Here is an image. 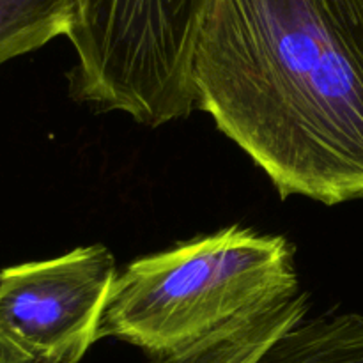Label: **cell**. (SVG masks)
<instances>
[{
	"label": "cell",
	"mask_w": 363,
	"mask_h": 363,
	"mask_svg": "<svg viewBox=\"0 0 363 363\" xmlns=\"http://www.w3.org/2000/svg\"><path fill=\"white\" fill-rule=\"evenodd\" d=\"M197 106L282 199H363L362 0H208Z\"/></svg>",
	"instance_id": "cell-1"
},
{
	"label": "cell",
	"mask_w": 363,
	"mask_h": 363,
	"mask_svg": "<svg viewBox=\"0 0 363 363\" xmlns=\"http://www.w3.org/2000/svg\"><path fill=\"white\" fill-rule=\"evenodd\" d=\"M103 245L0 272V363H78L99 340L117 279Z\"/></svg>",
	"instance_id": "cell-4"
},
{
	"label": "cell",
	"mask_w": 363,
	"mask_h": 363,
	"mask_svg": "<svg viewBox=\"0 0 363 363\" xmlns=\"http://www.w3.org/2000/svg\"><path fill=\"white\" fill-rule=\"evenodd\" d=\"M255 363H363V314L303 318Z\"/></svg>",
	"instance_id": "cell-6"
},
{
	"label": "cell",
	"mask_w": 363,
	"mask_h": 363,
	"mask_svg": "<svg viewBox=\"0 0 363 363\" xmlns=\"http://www.w3.org/2000/svg\"><path fill=\"white\" fill-rule=\"evenodd\" d=\"M362 2H363V0H362Z\"/></svg>",
	"instance_id": "cell-8"
},
{
	"label": "cell",
	"mask_w": 363,
	"mask_h": 363,
	"mask_svg": "<svg viewBox=\"0 0 363 363\" xmlns=\"http://www.w3.org/2000/svg\"><path fill=\"white\" fill-rule=\"evenodd\" d=\"M74 0H0V66L69 35Z\"/></svg>",
	"instance_id": "cell-7"
},
{
	"label": "cell",
	"mask_w": 363,
	"mask_h": 363,
	"mask_svg": "<svg viewBox=\"0 0 363 363\" xmlns=\"http://www.w3.org/2000/svg\"><path fill=\"white\" fill-rule=\"evenodd\" d=\"M308 314V296L301 291L238 318L206 339L151 363H255L257 358Z\"/></svg>",
	"instance_id": "cell-5"
},
{
	"label": "cell",
	"mask_w": 363,
	"mask_h": 363,
	"mask_svg": "<svg viewBox=\"0 0 363 363\" xmlns=\"http://www.w3.org/2000/svg\"><path fill=\"white\" fill-rule=\"evenodd\" d=\"M298 291L286 238L230 225L128 264L110 291L99 339L163 358Z\"/></svg>",
	"instance_id": "cell-2"
},
{
	"label": "cell",
	"mask_w": 363,
	"mask_h": 363,
	"mask_svg": "<svg viewBox=\"0 0 363 363\" xmlns=\"http://www.w3.org/2000/svg\"><path fill=\"white\" fill-rule=\"evenodd\" d=\"M74 2V98L151 128L194 112L191 66L208 0Z\"/></svg>",
	"instance_id": "cell-3"
}]
</instances>
